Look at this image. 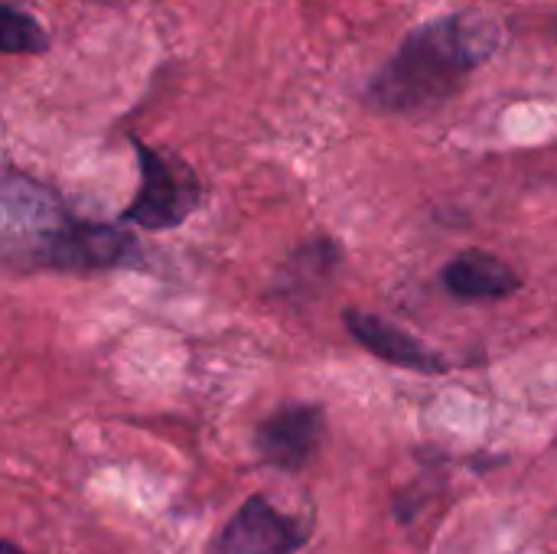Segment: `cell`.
I'll list each match as a JSON object with an SVG mask.
<instances>
[{"label":"cell","mask_w":557,"mask_h":554,"mask_svg":"<svg viewBox=\"0 0 557 554\" xmlns=\"http://www.w3.org/2000/svg\"><path fill=\"white\" fill-rule=\"evenodd\" d=\"M346 330L352 333V340L359 346H366L372 356H379V359H385L392 366H401V369H411V372H424V376L447 372V362H444L441 353L428 349L418 336L405 333L395 323H385L375 313L349 307L346 310Z\"/></svg>","instance_id":"obj_6"},{"label":"cell","mask_w":557,"mask_h":554,"mask_svg":"<svg viewBox=\"0 0 557 554\" xmlns=\"http://www.w3.org/2000/svg\"><path fill=\"white\" fill-rule=\"evenodd\" d=\"M0 49L39 56L49 49V36L33 13L20 10L16 3H3V10H0Z\"/></svg>","instance_id":"obj_8"},{"label":"cell","mask_w":557,"mask_h":554,"mask_svg":"<svg viewBox=\"0 0 557 554\" xmlns=\"http://www.w3.org/2000/svg\"><path fill=\"white\" fill-rule=\"evenodd\" d=\"M499 49V23L483 13H447L408 33L398 52L369 85L382 111L408 114L454 98L467 78Z\"/></svg>","instance_id":"obj_1"},{"label":"cell","mask_w":557,"mask_h":554,"mask_svg":"<svg viewBox=\"0 0 557 554\" xmlns=\"http://www.w3.org/2000/svg\"><path fill=\"white\" fill-rule=\"evenodd\" d=\"M0 554H26V552H20V549H16V545H13L10 539H7V542L0 545Z\"/></svg>","instance_id":"obj_9"},{"label":"cell","mask_w":557,"mask_h":554,"mask_svg":"<svg viewBox=\"0 0 557 554\" xmlns=\"http://www.w3.org/2000/svg\"><path fill=\"white\" fill-rule=\"evenodd\" d=\"M23 251L52 271H111L140 261L137 242L104 222L69 219L62 209L23 238Z\"/></svg>","instance_id":"obj_2"},{"label":"cell","mask_w":557,"mask_h":554,"mask_svg":"<svg viewBox=\"0 0 557 554\" xmlns=\"http://www.w3.org/2000/svg\"><path fill=\"white\" fill-rule=\"evenodd\" d=\"M441 281L457 300H503L522 287V278L490 251H460L441 271Z\"/></svg>","instance_id":"obj_7"},{"label":"cell","mask_w":557,"mask_h":554,"mask_svg":"<svg viewBox=\"0 0 557 554\" xmlns=\"http://www.w3.org/2000/svg\"><path fill=\"white\" fill-rule=\"evenodd\" d=\"M310 539V522H294L268 496H251L222 529L219 554H297Z\"/></svg>","instance_id":"obj_4"},{"label":"cell","mask_w":557,"mask_h":554,"mask_svg":"<svg viewBox=\"0 0 557 554\" xmlns=\"http://www.w3.org/2000/svg\"><path fill=\"white\" fill-rule=\"evenodd\" d=\"M134 150L140 160V189L127 202L121 219L147 232H166L183 225L202 202L199 176L186 160L166 157L157 147L134 140Z\"/></svg>","instance_id":"obj_3"},{"label":"cell","mask_w":557,"mask_h":554,"mask_svg":"<svg viewBox=\"0 0 557 554\" xmlns=\"http://www.w3.org/2000/svg\"><path fill=\"white\" fill-rule=\"evenodd\" d=\"M326 431V415L320 405H307V402H294V405H281L274 415H268L258 424L255 434V447L261 454L264 464L281 467V470H304Z\"/></svg>","instance_id":"obj_5"}]
</instances>
